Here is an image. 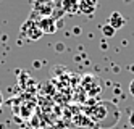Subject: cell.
<instances>
[{
  "instance_id": "obj_2",
  "label": "cell",
  "mask_w": 134,
  "mask_h": 129,
  "mask_svg": "<svg viewBox=\"0 0 134 129\" xmlns=\"http://www.w3.org/2000/svg\"><path fill=\"white\" fill-rule=\"evenodd\" d=\"M37 26H39V29H41L44 34H53L57 31V23H55V19L52 16H44V18H41L39 21H37Z\"/></svg>"
},
{
  "instance_id": "obj_7",
  "label": "cell",
  "mask_w": 134,
  "mask_h": 129,
  "mask_svg": "<svg viewBox=\"0 0 134 129\" xmlns=\"http://www.w3.org/2000/svg\"><path fill=\"white\" fill-rule=\"evenodd\" d=\"M129 94L134 97V79H131V82H129Z\"/></svg>"
},
{
  "instance_id": "obj_5",
  "label": "cell",
  "mask_w": 134,
  "mask_h": 129,
  "mask_svg": "<svg viewBox=\"0 0 134 129\" xmlns=\"http://www.w3.org/2000/svg\"><path fill=\"white\" fill-rule=\"evenodd\" d=\"M62 8L65 13H79V0H62Z\"/></svg>"
},
{
  "instance_id": "obj_1",
  "label": "cell",
  "mask_w": 134,
  "mask_h": 129,
  "mask_svg": "<svg viewBox=\"0 0 134 129\" xmlns=\"http://www.w3.org/2000/svg\"><path fill=\"white\" fill-rule=\"evenodd\" d=\"M23 31H24V34L31 39V41H39V39L42 37V31L39 29V26H37V23L36 21H32V19H29L26 24H23Z\"/></svg>"
},
{
  "instance_id": "obj_3",
  "label": "cell",
  "mask_w": 134,
  "mask_h": 129,
  "mask_svg": "<svg viewBox=\"0 0 134 129\" xmlns=\"http://www.w3.org/2000/svg\"><path fill=\"white\" fill-rule=\"evenodd\" d=\"M99 7V0H79V13L86 16H94Z\"/></svg>"
},
{
  "instance_id": "obj_4",
  "label": "cell",
  "mask_w": 134,
  "mask_h": 129,
  "mask_svg": "<svg viewBox=\"0 0 134 129\" xmlns=\"http://www.w3.org/2000/svg\"><path fill=\"white\" fill-rule=\"evenodd\" d=\"M108 24L111 27H115L116 31H120V29H123L124 26H126V18H124L120 12H113L108 16Z\"/></svg>"
},
{
  "instance_id": "obj_6",
  "label": "cell",
  "mask_w": 134,
  "mask_h": 129,
  "mask_svg": "<svg viewBox=\"0 0 134 129\" xmlns=\"http://www.w3.org/2000/svg\"><path fill=\"white\" fill-rule=\"evenodd\" d=\"M100 31H102L103 37L110 39V37H113V36H115V32H116V29H115V27H111V26L107 23V24H102V26H100Z\"/></svg>"
},
{
  "instance_id": "obj_8",
  "label": "cell",
  "mask_w": 134,
  "mask_h": 129,
  "mask_svg": "<svg viewBox=\"0 0 134 129\" xmlns=\"http://www.w3.org/2000/svg\"><path fill=\"white\" fill-rule=\"evenodd\" d=\"M0 105H2V94H0Z\"/></svg>"
}]
</instances>
